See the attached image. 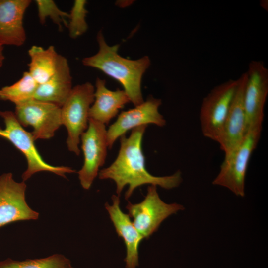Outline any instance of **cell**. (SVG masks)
Returning a JSON list of instances; mask_svg holds the SVG:
<instances>
[{
	"label": "cell",
	"instance_id": "1",
	"mask_svg": "<svg viewBox=\"0 0 268 268\" xmlns=\"http://www.w3.org/2000/svg\"><path fill=\"white\" fill-rule=\"evenodd\" d=\"M147 127H136L128 137L126 135L121 136L120 148L116 158L98 173L100 179H111L115 182L119 197L124 187L128 185L125 195L126 200L130 198L136 188L145 184L169 190L179 186L182 181L180 170L171 175L161 177L153 176L146 169L142 143Z\"/></svg>",
	"mask_w": 268,
	"mask_h": 268
},
{
	"label": "cell",
	"instance_id": "2",
	"mask_svg": "<svg viewBox=\"0 0 268 268\" xmlns=\"http://www.w3.org/2000/svg\"><path fill=\"white\" fill-rule=\"evenodd\" d=\"M98 51L82 60L86 67L98 69L115 79L123 86L130 102L135 106L144 101L141 92L142 76L151 64L150 58L145 56L131 60L118 53L119 45L109 46L105 41L102 30L97 35Z\"/></svg>",
	"mask_w": 268,
	"mask_h": 268
},
{
	"label": "cell",
	"instance_id": "3",
	"mask_svg": "<svg viewBox=\"0 0 268 268\" xmlns=\"http://www.w3.org/2000/svg\"><path fill=\"white\" fill-rule=\"evenodd\" d=\"M0 116L5 124L4 129L0 127V137L9 141L26 159L27 168L22 175L23 181L40 171L51 172L64 178H66V173L76 172L70 167L53 166L45 161L35 145V140L31 133L24 130L14 113L10 111H0Z\"/></svg>",
	"mask_w": 268,
	"mask_h": 268
},
{
	"label": "cell",
	"instance_id": "4",
	"mask_svg": "<svg viewBox=\"0 0 268 268\" xmlns=\"http://www.w3.org/2000/svg\"><path fill=\"white\" fill-rule=\"evenodd\" d=\"M95 88L86 82L72 87L68 98L61 107L62 125L66 128L68 150L79 155L80 137L86 130L89 123V112L94 100Z\"/></svg>",
	"mask_w": 268,
	"mask_h": 268
},
{
	"label": "cell",
	"instance_id": "5",
	"mask_svg": "<svg viewBox=\"0 0 268 268\" xmlns=\"http://www.w3.org/2000/svg\"><path fill=\"white\" fill-rule=\"evenodd\" d=\"M262 128L248 131L241 143L225 156L213 184L228 189L237 196L245 195V178L252 153L259 141Z\"/></svg>",
	"mask_w": 268,
	"mask_h": 268
},
{
	"label": "cell",
	"instance_id": "6",
	"mask_svg": "<svg viewBox=\"0 0 268 268\" xmlns=\"http://www.w3.org/2000/svg\"><path fill=\"white\" fill-rule=\"evenodd\" d=\"M238 85V79L215 86L203 99L200 111L204 136L217 142Z\"/></svg>",
	"mask_w": 268,
	"mask_h": 268
},
{
	"label": "cell",
	"instance_id": "7",
	"mask_svg": "<svg viewBox=\"0 0 268 268\" xmlns=\"http://www.w3.org/2000/svg\"><path fill=\"white\" fill-rule=\"evenodd\" d=\"M126 208L135 228L146 239L158 230L165 219L184 209L183 205L177 203L164 202L155 185L148 187L147 194L142 201L134 204L128 202Z\"/></svg>",
	"mask_w": 268,
	"mask_h": 268
},
{
	"label": "cell",
	"instance_id": "8",
	"mask_svg": "<svg viewBox=\"0 0 268 268\" xmlns=\"http://www.w3.org/2000/svg\"><path fill=\"white\" fill-rule=\"evenodd\" d=\"M244 95L246 133L262 128L264 111L268 94V69L264 63L252 61L248 65Z\"/></svg>",
	"mask_w": 268,
	"mask_h": 268
},
{
	"label": "cell",
	"instance_id": "9",
	"mask_svg": "<svg viewBox=\"0 0 268 268\" xmlns=\"http://www.w3.org/2000/svg\"><path fill=\"white\" fill-rule=\"evenodd\" d=\"M80 141L84 163L78 172V178L83 188L88 190L106 158L108 147L105 125L89 119L88 127L81 135Z\"/></svg>",
	"mask_w": 268,
	"mask_h": 268
},
{
	"label": "cell",
	"instance_id": "10",
	"mask_svg": "<svg viewBox=\"0 0 268 268\" xmlns=\"http://www.w3.org/2000/svg\"><path fill=\"white\" fill-rule=\"evenodd\" d=\"M14 114L22 126H31L34 139H48L62 125L61 107L32 99L15 105Z\"/></svg>",
	"mask_w": 268,
	"mask_h": 268
},
{
	"label": "cell",
	"instance_id": "11",
	"mask_svg": "<svg viewBox=\"0 0 268 268\" xmlns=\"http://www.w3.org/2000/svg\"><path fill=\"white\" fill-rule=\"evenodd\" d=\"M26 184L15 181L11 173L0 176V227L20 220H36L39 213L25 200Z\"/></svg>",
	"mask_w": 268,
	"mask_h": 268
},
{
	"label": "cell",
	"instance_id": "12",
	"mask_svg": "<svg viewBox=\"0 0 268 268\" xmlns=\"http://www.w3.org/2000/svg\"><path fill=\"white\" fill-rule=\"evenodd\" d=\"M161 104L160 99L150 96L141 104L121 112L115 122L107 130L108 148H112L118 138L136 127L149 124L164 126L166 121L159 111Z\"/></svg>",
	"mask_w": 268,
	"mask_h": 268
},
{
	"label": "cell",
	"instance_id": "13",
	"mask_svg": "<svg viewBox=\"0 0 268 268\" xmlns=\"http://www.w3.org/2000/svg\"><path fill=\"white\" fill-rule=\"evenodd\" d=\"M247 77V73L245 72L238 78L237 89L217 142L225 156L238 146L246 134L244 95Z\"/></svg>",
	"mask_w": 268,
	"mask_h": 268
},
{
	"label": "cell",
	"instance_id": "14",
	"mask_svg": "<svg viewBox=\"0 0 268 268\" xmlns=\"http://www.w3.org/2000/svg\"><path fill=\"white\" fill-rule=\"evenodd\" d=\"M30 0H0V44L21 46L26 40L23 25Z\"/></svg>",
	"mask_w": 268,
	"mask_h": 268
},
{
	"label": "cell",
	"instance_id": "15",
	"mask_svg": "<svg viewBox=\"0 0 268 268\" xmlns=\"http://www.w3.org/2000/svg\"><path fill=\"white\" fill-rule=\"evenodd\" d=\"M112 204L108 202L105 206L113 224L116 231L125 243L126 257L125 259L126 268H136L138 266V249L140 242L144 239L135 228L130 217L121 209L120 198L113 195Z\"/></svg>",
	"mask_w": 268,
	"mask_h": 268
},
{
	"label": "cell",
	"instance_id": "16",
	"mask_svg": "<svg viewBox=\"0 0 268 268\" xmlns=\"http://www.w3.org/2000/svg\"><path fill=\"white\" fill-rule=\"evenodd\" d=\"M130 102L124 90H111L106 86L105 80L97 77L94 100L89 110V118L105 125L108 124L119 110Z\"/></svg>",
	"mask_w": 268,
	"mask_h": 268
},
{
	"label": "cell",
	"instance_id": "17",
	"mask_svg": "<svg viewBox=\"0 0 268 268\" xmlns=\"http://www.w3.org/2000/svg\"><path fill=\"white\" fill-rule=\"evenodd\" d=\"M72 89V76L68 62L66 57L59 55L54 73L46 82L38 85L34 99L61 107Z\"/></svg>",
	"mask_w": 268,
	"mask_h": 268
},
{
	"label": "cell",
	"instance_id": "18",
	"mask_svg": "<svg viewBox=\"0 0 268 268\" xmlns=\"http://www.w3.org/2000/svg\"><path fill=\"white\" fill-rule=\"evenodd\" d=\"M28 72L38 84L45 83L54 73L60 54L53 45L46 49L33 45L28 50Z\"/></svg>",
	"mask_w": 268,
	"mask_h": 268
},
{
	"label": "cell",
	"instance_id": "19",
	"mask_svg": "<svg viewBox=\"0 0 268 268\" xmlns=\"http://www.w3.org/2000/svg\"><path fill=\"white\" fill-rule=\"evenodd\" d=\"M38 84L28 71L12 85L0 89V99L8 101L15 105L34 99Z\"/></svg>",
	"mask_w": 268,
	"mask_h": 268
},
{
	"label": "cell",
	"instance_id": "20",
	"mask_svg": "<svg viewBox=\"0 0 268 268\" xmlns=\"http://www.w3.org/2000/svg\"><path fill=\"white\" fill-rule=\"evenodd\" d=\"M0 268H73L70 261L62 254L23 261L7 259L0 262Z\"/></svg>",
	"mask_w": 268,
	"mask_h": 268
},
{
	"label": "cell",
	"instance_id": "21",
	"mask_svg": "<svg viewBox=\"0 0 268 268\" xmlns=\"http://www.w3.org/2000/svg\"><path fill=\"white\" fill-rule=\"evenodd\" d=\"M86 0H75L69 13L68 28L69 36L76 39L84 34L88 29L86 20L88 11L86 9Z\"/></svg>",
	"mask_w": 268,
	"mask_h": 268
},
{
	"label": "cell",
	"instance_id": "22",
	"mask_svg": "<svg viewBox=\"0 0 268 268\" xmlns=\"http://www.w3.org/2000/svg\"><path fill=\"white\" fill-rule=\"evenodd\" d=\"M35 2L41 24H44L49 18L57 26L59 30H62L64 26L67 27L69 13L60 9L53 0H36Z\"/></svg>",
	"mask_w": 268,
	"mask_h": 268
},
{
	"label": "cell",
	"instance_id": "23",
	"mask_svg": "<svg viewBox=\"0 0 268 268\" xmlns=\"http://www.w3.org/2000/svg\"><path fill=\"white\" fill-rule=\"evenodd\" d=\"M5 57L3 54V46L0 44V68L2 67Z\"/></svg>",
	"mask_w": 268,
	"mask_h": 268
}]
</instances>
